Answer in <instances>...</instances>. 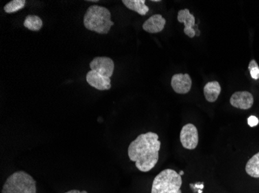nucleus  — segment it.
<instances>
[{"label":"nucleus","instance_id":"ddd939ff","mask_svg":"<svg viewBox=\"0 0 259 193\" xmlns=\"http://www.w3.org/2000/svg\"><path fill=\"white\" fill-rule=\"evenodd\" d=\"M245 171L253 178H259V152L251 158L247 162Z\"/></svg>","mask_w":259,"mask_h":193},{"label":"nucleus","instance_id":"a211bd4d","mask_svg":"<svg viewBox=\"0 0 259 193\" xmlns=\"http://www.w3.org/2000/svg\"><path fill=\"white\" fill-rule=\"evenodd\" d=\"M64 193H88L86 191H79V190H70V191L66 192Z\"/></svg>","mask_w":259,"mask_h":193},{"label":"nucleus","instance_id":"f257e3e1","mask_svg":"<svg viewBox=\"0 0 259 193\" xmlns=\"http://www.w3.org/2000/svg\"><path fill=\"white\" fill-rule=\"evenodd\" d=\"M158 139V134L147 132L139 135L129 145V159L135 162L139 171L147 172L158 163L161 148V142Z\"/></svg>","mask_w":259,"mask_h":193},{"label":"nucleus","instance_id":"1a4fd4ad","mask_svg":"<svg viewBox=\"0 0 259 193\" xmlns=\"http://www.w3.org/2000/svg\"><path fill=\"white\" fill-rule=\"evenodd\" d=\"M178 21L181 24H183L185 28H184V33L186 36L193 38L196 36V31L194 29V26L196 24V19L193 14L190 13L189 9H184L179 10L177 16Z\"/></svg>","mask_w":259,"mask_h":193},{"label":"nucleus","instance_id":"2eb2a0df","mask_svg":"<svg viewBox=\"0 0 259 193\" xmlns=\"http://www.w3.org/2000/svg\"><path fill=\"white\" fill-rule=\"evenodd\" d=\"M25 0H12L4 6V11L6 13H13L24 9L26 5Z\"/></svg>","mask_w":259,"mask_h":193},{"label":"nucleus","instance_id":"f8f14e48","mask_svg":"<svg viewBox=\"0 0 259 193\" xmlns=\"http://www.w3.org/2000/svg\"><path fill=\"white\" fill-rule=\"evenodd\" d=\"M122 2L127 9L136 12L141 16H145L149 12L148 6H146L145 0H123Z\"/></svg>","mask_w":259,"mask_h":193},{"label":"nucleus","instance_id":"4468645a","mask_svg":"<svg viewBox=\"0 0 259 193\" xmlns=\"http://www.w3.org/2000/svg\"><path fill=\"white\" fill-rule=\"evenodd\" d=\"M24 26L31 31H39L42 28L43 21L37 16L29 15L24 20Z\"/></svg>","mask_w":259,"mask_h":193},{"label":"nucleus","instance_id":"20e7f679","mask_svg":"<svg viewBox=\"0 0 259 193\" xmlns=\"http://www.w3.org/2000/svg\"><path fill=\"white\" fill-rule=\"evenodd\" d=\"M182 176L175 170L167 169L154 178L151 193H182Z\"/></svg>","mask_w":259,"mask_h":193},{"label":"nucleus","instance_id":"6ab92c4d","mask_svg":"<svg viewBox=\"0 0 259 193\" xmlns=\"http://www.w3.org/2000/svg\"><path fill=\"white\" fill-rule=\"evenodd\" d=\"M179 175H181V176H182V175H184V171H180V172H179Z\"/></svg>","mask_w":259,"mask_h":193},{"label":"nucleus","instance_id":"39448f33","mask_svg":"<svg viewBox=\"0 0 259 193\" xmlns=\"http://www.w3.org/2000/svg\"><path fill=\"white\" fill-rule=\"evenodd\" d=\"M36 181L24 171L9 175L2 186V193H36Z\"/></svg>","mask_w":259,"mask_h":193},{"label":"nucleus","instance_id":"dca6fc26","mask_svg":"<svg viewBox=\"0 0 259 193\" xmlns=\"http://www.w3.org/2000/svg\"><path fill=\"white\" fill-rule=\"evenodd\" d=\"M248 70L250 71L251 76L254 80L259 79V67L256 60H252L248 65Z\"/></svg>","mask_w":259,"mask_h":193},{"label":"nucleus","instance_id":"0eeeda50","mask_svg":"<svg viewBox=\"0 0 259 193\" xmlns=\"http://www.w3.org/2000/svg\"><path fill=\"white\" fill-rule=\"evenodd\" d=\"M171 85L175 93L186 95L191 90V77L188 73H176L172 77Z\"/></svg>","mask_w":259,"mask_h":193},{"label":"nucleus","instance_id":"9b49d317","mask_svg":"<svg viewBox=\"0 0 259 193\" xmlns=\"http://www.w3.org/2000/svg\"><path fill=\"white\" fill-rule=\"evenodd\" d=\"M221 92V87L217 81H211L204 86L203 93L205 98L209 102H215Z\"/></svg>","mask_w":259,"mask_h":193},{"label":"nucleus","instance_id":"423d86ee","mask_svg":"<svg viewBox=\"0 0 259 193\" xmlns=\"http://www.w3.org/2000/svg\"><path fill=\"white\" fill-rule=\"evenodd\" d=\"M180 142L182 147L188 150L197 148L199 143V134L197 127L193 124H187L182 127L180 132Z\"/></svg>","mask_w":259,"mask_h":193},{"label":"nucleus","instance_id":"6e6552de","mask_svg":"<svg viewBox=\"0 0 259 193\" xmlns=\"http://www.w3.org/2000/svg\"><path fill=\"white\" fill-rule=\"evenodd\" d=\"M230 103L233 108L248 110L254 104V96L248 91H237L232 95Z\"/></svg>","mask_w":259,"mask_h":193},{"label":"nucleus","instance_id":"f3484780","mask_svg":"<svg viewBox=\"0 0 259 193\" xmlns=\"http://www.w3.org/2000/svg\"><path fill=\"white\" fill-rule=\"evenodd\" d=\"M259 120L257 117L252 115V116L249 117V118L248 119V125L250 126V127H252V128L257 126L258 124H259Z\"/></svg>","mask_w":259,"mask_h":193},{"label":"nucleus","instance_id":"f03ea898","mask_svg":"<svg viewBox=\"0 0 259 193\" xmlns=\"http://www.w3.org/2000/svg\"><path fill=\"white\" fill-rule=\"evenodd\" d=\"M91 71L86 73V81L91 87L99 91L111 88V79L114 71V60L110 57H95L89 64Z\"/></svg>","mask_w":259,"mask_h":193},{"label":"nucleus","instance_id":"9d476101","mask_svg":"<svg viewBox=\"0 0 259 193\" xmlns=\"http://www.w3.org/2000/svg\"><path fill=\"white\" fill-rule=\"evenodd\" d=\"M166 24V20L160 14H154L144 23V31L149 33H160L163 30Z\"/></svg>","mask_w":259,"mask_h":193},{"label":"nucleus","instance_id":"7ed1b4c3","mask_svg":"<svg viewBox=\"0 0 259 193\" xmlns=\"http://www.w3.org/2000/svg\"><path fill=\"white\" fill-rule=\"evenodd\" d=\"M83 24L87 29L99 34H107L114 25L110 10L98 5L88 8L84 15Z\"/></svg>","mask_w":259,"mask_h":193}]
</instances>
